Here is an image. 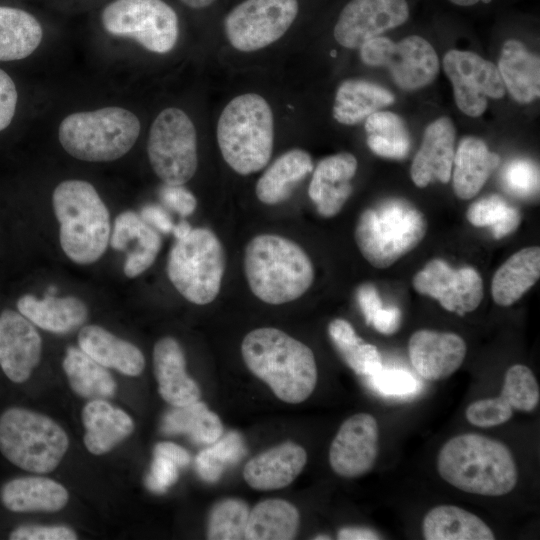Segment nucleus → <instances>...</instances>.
I'll use <instances>...</instances> for the list:
<instances>
[{
    "instance_id": "0eeeda50",
    "label": "nucleus",
    "mask_w": 540,
    "mask_h": 540,
    "mask_svg": "<svg viewBox=\"0 0 540 540\" xmlns=\"http://www.w3.org/2000/svg\"><path fill=\"white\" fill-rule=\"evenodd\" d=\"M140 121L122 107H104L77 112L59 125V141L67 153L88 162H108L121 158L134 146Z\"/></svg>"
},
{
    "instance_id": "864d4df0",
    "label": "nucleus",
    "mask_w": 540,
    "mask_h": 540,
    "mask_svg": "<svg viewBox=\"0 0 540 540\" xmlns=\"http://www.w3.org/2000/svg\"><path fill=\"white\" fill-rule=\"evenodd\" d=\"M401 311L396 306L381 308L374 316L371 325L384 335H392L400 328Z\"/></svg>"
},
{
    "instance_id": "39448f33",
    "label": "nucleus",
    "mask_w": 540,
    "mask_h": 540,
    "mask_svg": "<svg viewBox=\"0 0 540 540\" xmlns=\"http://www.w3.org/2000/svg\"><path fill=\"white\" fill-rule=\"evenodd\" d=\"M217 142L225 162L238 174L249 175L264 168L274 143L273 113L258 94L233 98L217 123Z\"/></svg>"
},
{
    "instance_id": "423d86ee",
    "label": "nucleus",
    "mask_w": 540,
    "mask_h": 540,
    "mask_svg": "<svg viewBox=\"0 0 540 540\" xmlns=\"http://www.w3.org/2000/svg\"><path fill=\"white\" fill-rule=\"evenodd\" d=\"M424 214L403 199H388L365 209L357 220L354 238L365 260L385 269L415 249L425 237Z\"/></svg>"
},
{
    "instance_id": "6e6552de",
    "label": "nucleus",
    "mask_w": 540,
    "mask_h": 540,
    "mask_svg": "<svg viewBox=\"0 0 540 540\" xmlns=\"http://www.w3.org/2000/svg\"><path fill=\"white\" fill-rule=\"evenodd\" d=\"M68 446L64 429L46 415L13 407L0 416V451L23 470L38 474L53 471Z\"/></svg>"
},
{
    "instance_id": "4c0bfd02",
    "label": "nucleus",
    "mask_w": 540,
    "mask_h": 540,
    "mask_svg": "<svg viewBox=\"0 0 540 540\" xmlns=\"http://www.w3.org/2000/svg\"><path fill=\"white\" fill-rule=\"evenodd\" d=\"M367 145L383 158L403 159L410 150L408 129L402 118L391 111H376L365 121Z\"/></svg>"
},
{
    "instance_id": "a878e982",
    "label": "nucleus",
    "mask_w": 540,
    "mask_h": 540,
    "mask_svg": "<svg viewBox=\"0 0 540 540\" xmlns=\"http://www.w3.org/2000/svg\"><path fill=\"white\" fill-rule=\"evenodd\" d=\"M79 348L96 362L127 376L140 375L145 358L134 344L123 340L98 325H87L78 334Z\"/></svg>"
},
{
    "instance_id": "f704fd0d",
    "label": "nucleus",
    "mask_w": 540,
    "mask_h": 540,
    "mask_svg": "<svg viewBox=\"0 0 540 540\" xmlns=\"http://www.w3.org/2000/svg\"><path fill=\"white\" fill-rule=\"evenodd\" d=\"M299 523L300 515L293 504L283 499H267L249 512L245 539L291 540Z\"/></svg>"
},
{
    "instance_id": "603ef678",
    "label": "nucleus",
    "mask_w": 540,
    "mask_h": 540,
    "mask_svg": "<svg viewBox=\"0 0 540 540\" xmlns=\"http://www.w3.org/2000/svg\"><path fill=\"white\" fill-rule=\"evenodd\" d=\"M356 298L367 325L382 308V301L376 287L371 283L361 284L356 291Z\"/></svg>"
},
{
    "instance_id": "a19ab883",
    "label": "nucleus",
    "mask_w": 540,
    "mask_h": 540,
    "mask_svg": "<svg viewBox=\"0 0 540 540\" xmlns=\"http://www.w3.org/2000/svg\"><path fill=\"white\" fill-rule=\"evenodd\" d=\"M497 398L508 410L533 411L539 404L540 389L531 369L522 364L511 366Z\"/></svg>"
},
{
    "instance_id": "6e6d98bb",
    "label": "nucleus",
    "mask_w": 540,
    "mask_h": 540,
    "mask_svg": "<svg viewBox=\"0 0 540 540\" xmlns=\"http://www.w3.org/2000/svg\"><path fill=\"white\" fill-rule=\"evenodd\" d=\"M154 455L165 457L178 467H184L190 462L189 453L181 446L172 442H160L154 448Z\"/></svg>"
},
{
    "instance_id": "a211bd4d",
    "label": "nucleus",
    "mask_w": 540,
    "mask_h": 540,
    "mask_svg": "<svg viewBox=\"0 0 540 540\" xmlns=\"http://www.w3.org/2000/svg\"><path fill=\"white\" fill-rule=\"evenodd\" d=\"M42 340L26 317L5 309L0 313V367L14 383H23L39 364Z\"/></svg>"
},
{
    "instance_id": "473e14b6",
    "label": "nucleus",
    "mask_w": 540,
    "mask_h": 540,
    "mask_svg": "<svg viewBox=\"0 0 540 540\" xmlns=\"http://www.w3.org/2000/svg\"><path fill=\"white\" fill-rule=\"evenodd\" d=\"M394 95L386 88L362 79H347L337 88L333 117L344 125H355L380 108L391 105Z\"/></svg>"
},
{
    "instance_id": "680f3d73",
    "label": "nucleus",
    "mask_w": 540,
    "mask_h": 540,
    "mask_svg": "<svg viewBox=\"0 0 540 540\" xmlns=\"http://www.w3.org/2000/svg\"><path fill=\"white\" fill-rule=\"evenodd\" d=\"M449 1L452 2L455 5L466 7V6L475 5L480 0H449Z\"/></svg>"
},
{
    "instance_id": "de8ad7c7",
    "label": "nucleus",
    "mask_w": 540,
    "mask_h": 540,
    "mask_svg": "<svg viewBox=\"0 0 540 540\" xmlns=\"http://www.w3.org/2000/svg\"><path fill=\"white\" fill-rule=\"evenodd\" d=\"M12 540H75L77 534L68 526L29 524L10 533Z\"/></svg>"
},
{
    "instance_id": "dca6fc26",
    "label": "nucleus",
    "mask_w": 540,
    "mask_h": 540,
    "mask_svg": "<svg viewBox=\"0 0 540 540\" xmlns=\"http://www.w3.org/2000/svg\"><path fill=\"white\" fill-rule=\"evenodd\" d=\"M408 18L406 0H351L341 10L333 34L341 46L356 49Z\"/></svg>"
},
{
    "instance_id": "c85d7f7f",
    "label": "nucleus",
    "mask_w": 540,
    "mask_h": 540,
    "mask_svg": "<svg viewBox=\"0 0 540 540\" xmlns=\"http://www.w3.org/2000/svg\"><path fill=\"white\" fill-rule=\"evenodd\" d=\"M2 504L13 512H56L68 502L67 490L58 482L39 476H25L5 483Z\"/></svg>"
},
{
    "instance_id": "052dcab7",
    "label": "nucleus",
    "mask_w": 540,
    "mask_h": 540,
    "mask_svg": "<svg viewBox=\"0 0 540 540\" xmlns=\"http://www.w3.org/2000/svg\"><path fill=\"white\" fill-rule=\"evenodd\" d=\"M192 9H204L214 3L215 0H179Z\"/></svg>"
},
{
    "instance_id": "e433bc0d",
    "label": "nucleus",
    "mask_w": 540,
    "mask_h": 540,
    "mask_svg": "<svg viewBox=\"0 0 540 540\" xmlns=\"http://www.w3.org/2000/svg\"><path fill=\"white\" fill-rule=\"evenodd\" d=\"M62 366L71 389L78 396L104 400L115 395L117 385L112 375L80 348L69 347Z\"/></svg>"
},
{
    "instance_id": "393cba45",
    "label": "nucleus",
    "mask_w": 540,
    "mask_h": 540,
    "mask_svg": "<svg viewBox=\"0 0 540 540\" xmlns=\"http://www.w3.org/2000/svg\"><path fill=\"white\" fill-rule=\"evenodd\" d=\"M500 163L498 154L475 136L461 139L452 165L453 190L461 200L475 197Z\"/></svg>"
},
{
    "instance_id": "2eb2a0df",
    "label": "nucleus",
    "mask_w": 540,
    "mask_h": 540,
    "mask_svg": "<svg viewBox=\"0 0 540 540\" xmlns=\"http://www.w3.org/2000/svg\"><path fill=\"white\" fill-rule=\"evenodd\" d=\"M412 284L416 292L460 316L474 311L484 296L483 280L475 268L454 269L442 259L430 260L414 275Z\"/></svg>"
},
{
    "instance_id": "ddd939ff",
    "label": "nucleus",
    "mask_w": 540,
    "mask_h": 540,
    "mask_svg": "<svg viewBox=\"0 0 540 540\" xmlns=\"http://www.w3.org/2000/svg\"><path fill=\"white\" fill-rule=\"evenodd\" d=\"M298 11V0H244L224 19L226 37L242 52L265 48L287 32Z\"/></svg>"
},
{
    "instance_id": "79ce46f5",
    "label": "nucleus",
    "mask_w": 540,
    "mask_h": 540,
    "mask_svg": "<svg viewBox=\"0 0 540 540\" xmlns=\"http://www.w3.org/2000/svg\"><path fill=\"white\" fill-rule=\"evenodd\" d=\"M249 507L237 498H227L217 502L211 509L207 538L210 540L245 539Z\"/></svg>"
},
{
    "instance_id": "7ed1b4c3",
    "label": "nucleus",
    "mask_w": 540,
    "mask_h": 540,
    "mask_svg": "<svg viewBox=\"0 0 540 540\" xmlns=\"http://www.w3.org/2000/svg\"><path fill=\"white\" fill-rule=\"evenodd\" d=\"M244 270L252 293L273 305L298 299L314 280L307 253L292 240L274 234H261L248 242Z\"/></svg>"
},
{
    "instance_id": "7c9ffc66",
    "label": "nucleus",
    "mask_w": 540,
    "mask_h": 540,
    "mask_svg": "<svg viewBox=\"0 0 540 540\" xmlns=\"http://www.w3.org/2000/svg\"><path fill=\"white\" fill-rule=\"evenodd\" d=\"M539 276L540 248L531 246L515 252L493 275V301L501 307L513 305L534 286Z\"/></svg>"
},
{
    "instance_id": "72a5a7b5",
    "label": "nucleus",
    "mask_w": 540,
    "mask_h": 540,
    "mask_svg": "<svg viewBox=\"0 0 540 540\" xmlns=\"http://www.w3.org/2000/svg\"><path fill=\"white\" fill-rule=\"evenodd\" d=\"M426 540H493L494 533L475 514L454 505L432 508L422 522Z\"/></svg>"
},
{
    "instance_id": "4be33fe9",
    "label": "nucleus",
    "mask_w": 540,
    "mask_h": 540,
    "mask_svg": "<svg viewBox=\"0 0 540 540\" xmlns=\"http://www.w3.org/2000/svg\"><path fill=\"white\" fill-rule=\"evenodd\" d=\"M109 242L113 249L127 252L124 273L130 278L142 274L154 263L162 244L158 231L130 210L116 217Z\"/></svg>"
},
{
    "instance_id": "5fc2aeb1",
    "label": "nucleus",
    "mask_w": 540,
    "mask_h": 540,
    "mask_svg": "<svg viewBox=\"0 0 540 540\" xmlns=\"http://www.w3.org/2000/svg\"><path fill=\"white\" fill-rule=\"evenodd\" d=\"M139 215L149 226L161 233L168 234L173 230L174 224L170 216L158 205L144 206Z\"/></svg>"
},
{
    "instance_id": "58836bf2",
    "label": "nucleus",
    "mask_w": 540,
    "mask_h": 540,
    "mask_svg": "<svg viewBox=\"0 0 540 540\" xmlns=\"http://www.w3.org/2000/svg\"><path fill=\"white\" fill-rule=\"evenodd\" d=\"M329 336L345 363L359 376L371 377L382 369L377 347L366 343L344 319H334L328 325Z\"/></svg>"
},
{
    "instance_id": "a18cd8bd",
    "label": "nucleus",
    "mask_w": 540,
    "mask_h": 540,
    "mask_svg": "<svg viewBox=\"0 0 540 540\" xmlns=\"http://www.w3.org/2000/svg\"><path fill=\"white\" fill-rule=\"evenodd\" d=\"M369 378L373 388L385 395H408L419 387V382L409 372L399 369L382 368Z\"/></svg>"
},
{
    "instance_id": "8fccbe9b",
    "label": "nucleus",
    "mask_w": 540,
    "mask_h": 540,
    "mask_svg": "<svg viewBox=\"0 0 540 540\" xmlns=\"http://www.w3.org/2000/svg\"><path fill=\"white\" fill-rule=\"evenodd\" d=\"M159 196L165 206L183 217L191 215L197 206L195 196L183 185L164 183L160 188Z\"/></svg>"
},
{
    "instance_id": "c756f323",
    "label": "nucleus",
    "mask_w": 540,
    "mask_h": 540,
    "mask_svg": "<svg viewBox=\"0 0 540 540\" xmlns=\"http://www.w3.org/2000/svg\"><path fill=\"white\" fill-rule=\"evenodd\" d=\"M497 69L514 100L527 104L539 97L540 60L522 42L510 39L503 44Z\"/></svg>"
},
{
    "instance_id": "49530a36",
    "label": "nucleus",
    "mask_w": 540,
    "mask_h": 540,
    "mask_svg": "<svg viewBox=\"0 0 540 540\" xmlns=\"http://www.w3.org/2000/svg\"><path fill=\"white\" fill-rule=\"evenodd\" d=\"M510 205L499 195H491L472 203L466 211V218L476 227L493 226L509 210Z\"/></svg>"
},
{
    "instance_id": "13d9d810",
    "label": "nucleus",
    "mask_w": 540,
    "mask_h": 540,
    "mask_svg": "<svg viewBox=\"0 0 540 540\" xmlns=\"http://www.w3.org/2000/svg\"><path fill=\"white\" fill-rule=\"evenodd\" d=\"M340 540H375L381 537L373 530L365 527H346L338 532Z\"/></svg>"
},
{
    "instance_id": "20e7f679",
    "label": "nucleus",
    "mask_w": 540,
    "mask_h": 540,
    "mask_svg": "<svg viewBox=\"0 0 540 540\" xmlns=\"http://www.w3.org/2000/svg\"><path fill=\"white\" fill-rule=\"evenodd\" d=\"M60 225V244L66 256L80 265L96 262L110 240L109 211L92 184L65 180L52 196Z\"/></svg>"
},
{
    "instance_id": "bf43d9fd",
    "label": "nucleus",
    "mask_w": 540,
    "mask_h": 540,
    "mask_svg": "<svg viewBox=\"0 0 540 540\" xmlns=\"http://www.w3.org/2000/svg\"><path fill=\"white\" fill-rule=\"evenodd\" d=\"M192 229L193 228L191 227V225L188 222L181 221L177 225H174L172 232H173L176 240H181V239L186 238L190 234Z\"/></svg>"
},
{
    "instance_id": "5701e85b",
    "label": "nucleus",
    "mask_w": 540,
    "mask_h": 540,
    "mask_svg": "<svg viewBox=\"0 0 540 540\" xmlns=\"http://www.w3.org/2000/svg\"><path fill=\"white\" fill-rule=\"evenodd\" d=\"M154 374L160 396L174 407H182L198 401L199 385L186 372L184 352L178 341L163 337L153 349Z\"/></svg>"
},
{
    "instance_id": "f257e3e1",
    "label": "nucleus",
    "mask_w": 540,
    "mask_h": 540,
    "mask_svg": "<svg viewBox=\"0 0 540 540\" xmlns=\"http://www.w3.org/2000/svg\"><path fill=\"white\" fill-rule=\"evenodd\" d=\"M241 353L248 369L286 403H301L315 389L317 365L312 350L279 329L249 332Z\"/></svg>"
},
{
    "instance_id": "f03ea898",
    "label": "nucleus",
    "mask_w": 540,
    "mask_h": 540,
    "mask_svg": "<svg viewBox=\"0 0 540 540\" xmlns=\"http://www.w3.org/2000/svg\"><path fill=\"white\" fill-rule=\"evenodd\" d=\"M439 475L455 488L482 496H503L517 484L514 457L504 443L465 433L449 439L437 457Z\"/></svg>"
},
{
    "instance_id": "f3484780",
    "label": "nucleus",
    "mask_w": 540,
    "mask_h": 540,
    "mask_svg": "<svg viewBox=\"0 0 540 540\" xmlns=\"http://www.w3.org/2000/svg\"><path fill=\"white\" fill-rule=\"evenodd\" d=\"M378 438V424L371 414L358 413L347 418L330 445L332 470L345 478L369 472L377 459Z\"/></svg>"
},
{
    "instance_id": "4468645a",
    "label": "nucleus",
    "mask_w": 540,
    "mask_h": 540,
    "mask_svg": "<svg viewBox=\"0 0 540 540\" xmlns=\"http://www.w3.org/2000/svg\"><path fill=\"white\" fill-rule=\"evenodd\" d=\"M443 69L452 83L457 107L470 117L481 116L487 97L502 98L505 86L497 67L478 54L452 49L443 57Z\"/></svg>"
},
{
    "instance_id": "1a4fd4ad",
    "label": "nucleus",
    "mask_w": 540,
    "mask_h": 540,
    "mask_svg": "<svg viewBox=\"0 0 540 540\" xmlns=\"http://www.w3.org/2000/svg\"><path fill=\"white\" fill-rule=\"evenodd\" d=\"M225 259L221 242L208 228H194L176 240L167 260V275L177 291L188 301L205 305L218 295Z\"/></svg>"
},
{
    "instance_id": "3c124183",
    "label": "nucleus",
    "mask_w": 540,
    "mask_h": 540,
    "mask_svg": "<svg viewBox=\"0 0 540 540\" xmlns=\"http://www.w3.org/2000/svg\"><path fill=\"white\" fill-rule=\"evenodd\" d=\"M18 100L16 86L11 77L0 69V131L11 123Z\"/></svg>"
},
{
    "instance_id": "bb28decb",
    "label": "nucleus",
    "mask_w": 540,
    "mask_h": 540,
    "mask_svg": "<svg viewBox=\"0 0 540 540\" xmlns=\"http://www.w3.org/2000/svg\"><path fill=\"white\" fill-rule=\"evenodd\" d=\"M84 444L94 455L111 451L134 430L132 418L105 400L88 402L82 410Z\"/></svg>"
},
{
    "instance_id": "9d476101",
    "label": "nucleus",
    "mask_w": 540,
    "mask_h": 540,
    "mask_svg": "<svg viewBox=\"0 0 540 540\" xmlns=\"http://www.w3.org/2000/svg\"><path fill=\"white\" fill-rule=\"evenodd\" d=\"M147 153L155 174L170 185H183L195 174L198 165L196 129L179 108L162 110L153 121Z\"/></svg>"
},
{
    "instance_id": "ea45409f",
    "label": "nucleus",
    "mask_w": 540,
    "mask_h": 540,
    "mask_svg": "<svg viewBox=\"0 0 540 540\" xmlns=\"http://www.w3.org/2000/svg\"><path fill=\"white\" fill-rule=\"evenodd\" d=\"M165 433H183L198 443H215L222 435L223 426L217 414L199 400L169 411L163 421Z\"/></svg>"
},
{
    "instance_id": "4d7b16f0",
    "label": "nucleus",
    "mask_w": 540,
    "mask_h": 540,
    "mask_svg": "<svg viewBox=\"0 0 540 540\" xmlns=\"http://www.w3.org/2000/svg\"><path fill=\"white\" fill-rule=\"evenodd\" d=\"M521 223V214L515 207L510 206L505 216L492 226V234L495 239H501L514 232Z\"/></svg>"
},
{
    "instance_id": "c9c22d12",
    "label": "nucleus",
    "mask_w": 540,
    "mask_h": 540,
    "mask_svg": "<svg viewBox=\"0 0 540 540\" xmlns=\"http://www.w3.org/2000/svg\"><path fill=\"white\" fill-rule=\"evenodd\" d=\"M42 37L41 24L32 14L0 6V61L28 57L37 49Z\"/></svg>"
},
{
    "instance_id": "9b49d317",
    "label": "nucleus",
    "mask_w": 540,
    "mask_h": 540,
    "mask_svg": "<svg viewBox=\"0 0 540 540\" xmlns=\"http://www.w3.org/2000/svg\"><path fill=\"white\" fill-rule=\"evenodd\" d=\"M101 23L109 34L159 54L171 51L179 35L178 16L163 0H114L103 9Z\"/></svg>"
},
{
    "instance_id": "0e129e2a",
    "label": "nucleus",
    "mask_w": 540,
    "mask_h": 540,
    "mask_svg": "<svg viewBox=\"0 0 540 540\" xmlns=\"http://www.w3.org/2000/svg\"><path fill=\"white\" fill-rule=\"evenodd\" d=\"M321 536H323V535H321ZM321 536H318V537H316L315 539H330V537H327V536H325V535H324V537H321Z\"/></svg>"
},
{
    "instance_id": "c03bdc74",
    "label": "nucleus",
    "mask_w": 540,
    "mask_h": 540,
    "mask_svg": "<svg viewBox=\"0 0 540 540\" xmlns=\"http://www.w3.org/2000/svg\"><path fill=\"white\" fill-rule=\"evenodd\" d=\"M505 187L517 196L526 197L538 191V168L529 160L511 161L503 171Z\"/></svg>"
},
{
    "instance_id": "09e8293b",
    "label": "nucleus",
    "mask_w": 540,
    "mask_h": 540,
    "mask_svg": "<svg viewBox=\"0 0 540 540\" xmlns=\"http://www.w3.org/2000/svg\"><path fill=\"white\" fill-rule=\"evenodd\" d=\"M178 466L171 460L154 455L150 472L146 477L147 487L155 493H163L178 479Z\"/></svg>"
},
{
    "instance_id": "412c9836",
    "label": "nucleus",
    "mask_w": 540,
    "mask_h": 540,
    "mask_svg": "<svg viewBox=\"0 0 540 540\" xmlns=\"http://www.w3.org/2000/svg\"><path fill=\"white\" fill-rule=\"evenodd\" d=\"M358 167L355 156L341 152L323 158L315 167L308 194L324 218L336 216L352 193L351 179Z\"/></svg>"
},
{
    "instance_id": "f8f14e48",
    "label": "nucleus",
    "mask_w": 540,
    "mask_h": 540,
    "mask_svg": "<svg viewBox=\"0 0 540 540\" xmlns=\"http://www.w3.org/2000/svg\"><path fill=\"white\" fill-rule=\"evenodd\" d=\"M360 57L369 66L386 67L394 82L404 90L427 86L439 72V59L423 37L411 35L394 42L378 36L360 47Z\"/></svg>"
},
{
    "instance_id": "e2e57ef3",
    "label": "nucleus",
    "mask_w": 540,
    "mask_h": 540,
    "mask_svg": "<svg viewBox=\"0 0 540 540\" xmlns=\"http://www.w3.org/2000/svg\"><path fill=\"white\" fill-rule=\"evenodd\" d=\"M55 292H56V287L52 286V287H50V288L48 289L47 295L53 296V295L55 294Z\"/></svg>"
},
{
    "instance_id": "6ab92c4d",
    "label": "nucleus",
    "mask_w": 540,
    "mask_h": 540,
    "mask_svg": "<svg viewBox=\"0 0 540 540\" xmlns=\"http://www.w3.org/2000/svg\"><path fill=\"white\" fill-rule=\"evenodd\" d=\"M466 351L464 339L453 332L421 329L411 335L408 343L412 366L429 381L455 373L464 362Z\"/></svg>"
},
{
    "instance_id": "b1692460",
    "label": "nucleus",
    "mask_w": 540,
    "mask_h": 540,
    "mask_svg": "<svg viewBox=\"0 0 540 540\" xmlns=\"http://www.w3.org/2000/svg\"><path fill=\"white\" fill-rule=\"evenodd\" d=\"M306 462L307 453L302 446L285 442L250 459L244 467L243 476L253 489H281L293 482Z\"/></svg>"
},
{
    "instance_id": "37998d69",
    "label": "nucleus",
    "mask_w": 540,
    "mask_h": 540,
    "mask_svg": "<svg viewBox=\"0 0 540 540\" xmlns=\"http://www.w3.org/2000/svg\"><path fill=\"white\" fill-rule=\"evenodd\" d=\"M208 449L203 450L196 458L199 475L206 481L219 479L225 465L235 463L244 454V445L239 434L232 432Z\"/></svg>"
},
{
    "instance_id": "aec40b11",
    "label": "nucleus",
    "mask_w": 540,
    "mask_h": 540,
    "mask_svg": "<svg viewBox=\"0 0 540 540\" xmlns=\"http://www.w3.org/2000/svg\"><path fill=\"white\" fill-rule=\"evenodd\" d=\"M455 136L454 124L448 117H440L426 127L410 168L411 179L417 187L424 188L434 181L449 182Z\"/></svg>"
},
{
    "instance_id": "2f4dec72",
    "label": "nucleus",
    "mask_w": 540,
    "mask_h": 540,
    "mask_svg": "<svg viewBox=\"0 0 540 540\" xmlns=\"http://www.w3.org/2000/svg\"><path fill=\"white\" fill-rule=\"evenodd\" d=\"M312 170L310 154L302 149H291L279 156L258 179L256 196L264 204L281 203Z\"/></svg>"
},
{
    "instance_id": "cd10ccee",
    "label": "nucleus",
    "mask_w": 540,
    "mask_h": 540,
    "mask_svg": "<svg viewBox=\"0 0 540 540\" xmlns=\"http://www.w3.org/2000/svg\"><path fill=\"white\" fill-rule=\"evenodd\" d=\"M18 311L30 322L49 332L63 334L80 327L87 319L86 304L74 296L38 299L31 294L17 301Z\"/></svg>"
}]
</instances>
